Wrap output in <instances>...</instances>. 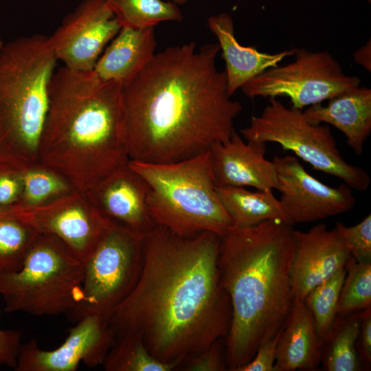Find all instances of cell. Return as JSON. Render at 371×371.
Masks as SVG:
<instances>
[{"instance_id": "cell-1", "label": "cell", "mask_w": 371, "mask_h": 371, "mask_svg": "<svg viewBox=\"0 0 371 371\" xmlns=\"http://www.w3.org/2000/svg\"><path fill=\"white\" fill-rule=\"evenodd\" d=\"M219 245L210 232L180 236L157 225L147 233L137 281L109 320L115 335L138 337L175 369L226 337L232 313L218 267Z\"/></svg>"}, {"instance_id": "cell-2", "label": "cell", "mask_w": 371, "mask_h": 371, "mask_svg": "<svg viewBox=\"0 0 371 371\" xmlns=\"http://www.w3.org/2000/svg\"><path fill=\"white\" fill-rule=\"evenodd\" d=\"M220 51L218 43L168 47L123 86L129 160L176 162L229 140L243 106L216 67Z\"/></svg>"}, {"instance_id": "cell-3", "label": "cell", "mask_w": 371, "mask_h": 371, "mask_svg": "<svg viewBox=\"0 0 371 371\" xmlns=\"http://www.w3.org/2000/svg\"><path fill=\"white\" fill-rule=\"evenodd\" d=\"M122 89L93 69L63 66L52 77L38 162L74 190L87 192L129 161Z\"/></svg>"}, {"instance_id": "cell-4", "label": "cell", "mask_w": 371, "mask_h": 371, "mask_svg": "<svg viewBox=\"0 0 371 371\" xmlns=\"http://www.w3.org/2000/svg\"><path fill=\"white\" fill-rule=\"evenodd\" d=\"M293 226L279 221L233 225L221 237L218 267L232 305L226 336L228 370L249 363L285 325L294 296Z\"/></svg>"}, {"instance_id": "cell-5", "label": "cell", "mask_w": 371, "mask_h": 371, "mask_svg": "<svg viewBox=\"0 0 371 371\" xmlns=\"http://www.w3.org/2000/svg\"><path fill=\"white\" fill-rule=\"evenodd\" d=\"M57 61L44 34L23 36L0 48V156L38 162Z\"/></svg>"}, {"instance_id": "cell-6", "label": "cell", "mask_w": 371, "mask_h": 371, "mask_svg": "<svg viewBox=\"0 0 371 371\" xmlns=\"http://www.w3.org/2000/svg\"><path fill=\"white\" fill-rule=\"evenodd\" d=\"M128 165L148 186V208L157 225L180 236L220 237L234 225L217 192L209 150L176 162Z\"/></svg>"}, {"instance_id": "cell-7", "label": "cell", "mask_w": 371, "mask_h": 371, "mask_svg": "<svg viewBox=\"0 0 371 371\" xmlns=\"http://www.w3.org/2000/svg\"><path fill=\"white\" fill-rule=\"evenodd\" d=\"M85 260L58 238L38 234L21 268L0 274V297L8 313H67L78 302Z\"/></svg>"}, {"instance_id": "cell-8", "label": "cell", "mask_w": 371, "mask_h": 371, "mask_svg": "<svg viewBox=\"0 0 371 371\" xmlns=\"http://www.w3.org/2000/svg\"><path fill=\"white\" fill-rule=\"evenodd\" d=\"M239 133L246 141L280 144L313 169L339 178L352 190L363 192L370 186L368 172L341 156L328 124L309 122L302 110L286 107L276 98H269L261 114L252 116Z\"/></svg>"}, {"instance_id": "cell-9", "label": "cell", "mask_w": 371, "mask_h": 371, "mask_svg": "<svg viewBox=\"0 0 371 371\" xmlns=\"http://www.w3.org/2000/svg\"><path fill=\"white\" fill-rule=\"evenodd\" d=\"M143 238L111 225L85 260L81 295L66 313L69 320L77 322L88 315L109 320L137 281Z\"/></svg>"}, {"instance_id": "cell-10", "label": "cell", "mask_w": 371, "mask_h": 371, "mask_svg": "<svg viewBox=\"0 0 371 371\" xmlns=\"http://www.w3.org/2000/svg\"><path fill=\"white\" fill-rule=\"evenodd\" d=\"M293 62L271 67L242 87L249 98L287 97L292 107L302 110L322 103L359 86L361 79L346 74L327 51L296 48Z\"/></svg>"}, {"instance_id": "cell-11", "label": "cell", "mask_w": 371, "mask_h": 371, "mask_svg": "<svg viewBox=\"0 0 371 371\" xmlns=\"http://www.w3.org/2000/svg\"><path fill=\"white\" fill-rule=\"evenodd\" d=\"M8 207L38 233L58 238L84 260L112 225L85 192L76 190L34 207Z\"/></svg>"}, {"instance_id": "cell-12", "label": "cell", "mask_w": 371, "mask_h": 371, "mask_svg": "<svg viewBox=\"0 0 371 371\" xmlns=\"http://www.w3.org/2000/svg\"><path fill=\"white\" fill-rule=\"evenodd\" d=\"M279 199L290 224L309 223L341 214L355 204L352 189L346 183L331 187L308 172L297 157L275 156Z\"/></svg>"}, {"instance_id": "cell-13", "label": "cell", "mask_w": 371, "mask_h": 371, "mask_svg": "<svg viewBox=\"0 0 371 371\" xmlns=\"http://www.w3.org/2000/svg\"><path fill=\"white\" fill-rule=\"evenodd\" d=\"M120 29L105 0H82L48 38L56 59L63 66L89 71Z\"/></svg>"}, {"instance_id": "cell-14", "label": "cell", "mask_w": 371, "mask_h": 371, "mask_svg": "<svg viewBox=\"0 0 371 371\" xmlns=\"http://www.w3.org/2000/svg\"><path fill=\"white\" fill-rule=\"evenodd\" d=\"M115 338L109 321L88 315L69 330L64 343L54 350H41L34 340L22 344L14 370L75 371L81 363L94 368L103 364Z\"/></svg>"}, {"instance_id": "cell-15", "label": "cell", "mask_w": 371, "mask_h": 371, "mask_svg": "<svg viewBox=\"0 0 371 371\" xmlns=\"http://www.w3.org/2000/svg\"><path fill=\"white\" fill-rule=\"evenodd\" d=\"M85 193L104 218L138 236L157 225L148 208V186L128 162Z\"/></svg>"}, {"instance_id": "cell-16", "label": "cell", "mask_w": 371, "mask_h": 371, "mask_svg": "<svg viewBox=\"0 0 371 371\" xmlns=\"http://www.w3.org/2000/svg\"><path fill=\"white\" fill-rule=\"evenodd\" d=\"M291 276L295 298L304 300L316 286L346 266L352 256L335 228L324 223L307 232L293 231Z\"/></svg>"}, {"instance_id": "cell-17", "label": "cell", "mask_w": 371, "mask_h": 371, "mask_svg": "<svg viewBox=\"0 0 371 371\" xmlns=\"http://www.w3.org/2000/svg\"><path fill=\"white\" fill-rule=\"evenodd\" d=\"M209 151L218 186L277 190L275 166L265 157L266 143L245 142L234 131L229 140L214 144Z\"/></svg>"}, {"instance_id": "cell-18", "label": "cell", "mask_w": 371, "mask_h": 371, "mask_svg": "<svg viewBox=\"0 0 371 371\" xmlns=\"http://www.w3.org/2000/svg\"><path fill=\"white\" fill-rule=\"evenodd\" d=\"M207 23L217 38L225 62L227 91L231 96L247 81L295 54V47L269 54L241 45L234 35L233 20L226 13L210 16Z\"/></svg>"}, {"instance_id": "cell-19", "label": "cell", "mask_w": 371, "mask_h": 371, "mask_svg": "<svg viewBox=\"0 0 371 371\" xmlns=\"http://www.w3.org/2000/svg\"><path fill=\"white\" fill-rule=\"evenodd\" d=\"M304 112L315 124L333 126L343 133L347 144L357 155L363 152L371 132V89L359 86L322 103L309 106Z\"/></svg>"}, {"instance_id": "cell-20", "label": "cell", "mask_w": 371, "mask_h": 371, "mask_svg": "<svg viewBox=\"0 0 371 371\" xmlns=\"http://www.w3.org/2000/svg\"><path fill=\"white\" fill-rule=\"evenodd\" d=\"M322 361V345L312 313L295 298L278 341L273 371L313 370Z\"/></svg>"}, {"instance_id": "cell-21", "label": "cell", "mask_w": 371, "mask_h": 371, "mask_svg": "<svg viewBox=\"0 0 371 371\" xmlns=\"http://www.w3.org/2000/svg\"><path fill=\"white\" fill-rule=\"evenodd\" d=\"M156 44L154 27H121L99 57L93 70L102 80L118 82L124 86L152 59Z\"/></svg>"}, {"instance_id": "cell-22", "label": "cell", "mask_w": 371, "mask_h": 371, "mask_svg": "<svg viewBox=\"0 0 371 371\" xmlns=\"http://www.w3.org/2000/svg\"><path fill=\"white\" fill-rule=\"evenodd\" d=\"M221 201L233 224L240 227L266 221H279L291 225L273 191H250L243 187L218 186Z\"/></svg>"}, {"instance_id": "cell-23", "label": "cell", "mask_w": 371, "mask_h": 371, "mask_svg": "<svg viewBox=\"0 0 371 371\" xmlns=\"http://www.w3.org/2000/svg\"><path fill=\"white\" fill-rule=\"evenodd\" d=\"M324 344H327L325 352H322V361L328 371H357L361 364L356 344L359 337L360 313L339 317Z\"/></svg>"}, {"instance_id": "cell-24", "label": "cell", "mask_w": 371, "mask_h": 371, "mask_svg": "<svg viewBox=\"0 0 371 371\" xmlns=\"http://www.w3.org/2000/svg\"><path fill=\"white\" fill-rule=\"evenodd\" d=\"M121 27H154L164 21H180L183 15L177 4L163 0H105Z\"/></svg>"}, {"instance_id": "cell-25", "label": "cell", "mask_w": 371, "mask_h": 371, "mask_svg": "<svg viewBox=\"0 0 371 371\" xmlns=\"http://www.w3.org/2000/svg\"><path fill=\"white\" fill-rule=\"evenodd\" d=\"M34 229L8 207H0V274L19 271L37 237Z\"/></svg>"}, {"instance_id": "cell-26", "label": "cell", "mask_w": 371, "mask_h": 371, "mask_svg": "<svg viewBox=\"0 0 371 371\" xmlns=\"http://www.w3.org/2000/svg\"><path fill=\"white\" fill-rule=\"evenodd\" d=\"M106 371H171L175 368L155 358L133 335H115L103 363Z\"/></svg>"}, {"instance_id": "cell-27", "label": "cell", "mask_w": 371, "mask_h": 371, "mask_svg": "<svg viewBox=\"0 0 371 371\" xmlns=\"http://www.w3.org/2000/svg\"><path fill=\"white\" fill-rule=\"evenodd\" d=\"M74 190L67 181L52 169L39 162L25 163L23 192L16 205H40Z\"/></svg>"}, {"instance_id": "cell-28", "label": "cell", "mask_w": 371, "mask_h": 371, "mask_svg": "<svg viewBox=\"0 0 371 371\" xmlns=\"http://www.w3.org/2000/svg\"><path fill=\"white\" fill-rule=\"evenodd\" d=\"M346 275V267L338 269L306 295L304 302L312 313L317 336L322 346L336 319L340 291Z\"/></svg>"}, {"instance_id": "cell-29", "label": "cell", "mask_w": 371, "mask_h": 371, "mask_svg": "<svg viewBox=\"0 0 371 371\" xmlns=\"http://www.w3.org/2000/svg\"><path fill=\"white\" fill-rule=\"evenodd\" d=\"M346 275L336 309L344 317L371 306V262H360L352 257L346 265Z\"/></svg>"}, {"instance_id": "cell-30", "label": "cell", "mask_w": 371, "mask_h": 371, "mask_svg": "<svg viewBox=\"0 0 371 371\" xmlns=\"http://www.w3.org/2000/svg\"><path fill=\"white\" fill-rule=\"evenodd\" d=\"M335 228L356 261L371 262L370 214L354 226L347 227L337 223Z\"/></svg>"}, {"instance_id": "cell-31", "label": "cell", "mask_w": 371, "mask_h": 371, "mask_svg": "<svg viewBox=\"0 0 371 371\" xmlns=\"http://www.w3.org/2000/svg\"><path fill=\"white\" fill-rule=\"evenodd\" d=\"M24 164L0 156V207L19 204L23 188Z\"/></svg>"}, {"instance_id": "cell-32", "label": "cell", "mask_w": 371, "mask_h": 371, "mask_svg": "<svg viewBox=\"0 0 371 371\" xmlns=\"http://www.w3.org/2000/svg\"><path fill=\"white\" fill-rule=\"evenodd\" d=\"M219 339L200 353L184 361L179 368L187 371H223L227 363L223 347Z\"/></svg>"}, {"instance_id": "cell-33", "label": "cell", "mask_w": 371, "mask_h": 371, "mask_svg": "<svg viewBox=\"0 0 371 371\" xmlns=\"http://www.w3.org/2000/svg\"><path fill=\"white\" fill-rule=\"evenodd\" d=\"M282 330L261 344L253 359L236 371H273L277 344Z\"/></svg>"}, {"instance_id": "cell-34", "label": "cell", "mask_w": 371, "mask_h": 371, "mask_svg": "<svg viewBox=\"0 0 371 371\" xmlns=\"http://www.w3.org/2000/svg\"><path fill=\"white\" fill-rule=\"evenodd\" d=\"M21 340L19 331L0 328V367L6 366L15 369L22 345Z\"/></svg>"}, {"instance_id": "cell-35", "label": "cell", "mask_w": 371, "mask_h": 371, "mask_svg": "<svg viewBox=\"0 0 371 371\" xmlns=\"http://www.w3.org/2000/svg\"><path fill=\"white\" fill-rule=\"evenodd\" d=\"M361 324L359 329V354L360 359L367 368L371 363V308H367L360 313Z\"/></svg>"}, {"instance_id": "cell-36", "label": "cell", "mask_w": 371, "mask_h": 371, "mask_svg": "<svg viewBox=\"0 0 371 371\" xmlns=\"http://www.w3.org/2000/svg\"><path fill=\"white\" fill-rule=\"evenodd\" d=\"M371 42L369 40L365 45L353 54L355 61L363 67L367 71H371Z\"/></svg>"}, {"instance_id": "cell-37", "label": "cell", "mask_w": 371, "mask_h": 371, "mask_svg": "<svg viewBox=\"0 0 371 371\" xmlns=\"http://www.w3.org/2000/svg\"><path fill=\"white\" fill-rule=\"evenodd\" d=\"M188 0H170L177 5L186 3Z\"/></svg>"}, {"instance_id": "cell-38", "label": "cell", "mask_w": 371, "mask_h": 371, "mask_svg": "<svg viewBox=\"0 0 371 371\" xmlns=\"http://www.w3.org/2000/svg\"><path fill=\"white\" fill-rule=\"evenodd\" d=\"M3 44H4V43L3 42V41L1 39V36L0 35V48L3 46Z\"/></svg>"}, {"instance_id": "cell-39", "label": "cell", "mask_w": 371, "mask_h": 371, "mask_svg": "<svg viewBox=\"0 0 371 371\" xmlns=\"http://www.w3.org/2000/svg\"><path fill=\"white\" fill-rule=\"evenodd\" d=\"M369 2H370V0H368Z\"/></svg>"}]
</instances>
